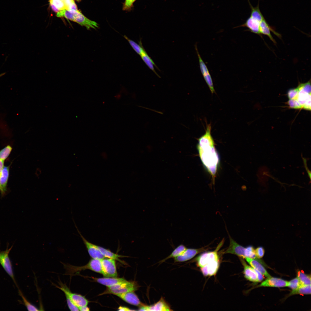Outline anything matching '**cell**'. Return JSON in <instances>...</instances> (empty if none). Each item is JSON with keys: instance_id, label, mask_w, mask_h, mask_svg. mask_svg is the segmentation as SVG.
Wrapping results in <instances>:
<instances>
[{"instance_id": "6da1fadb", "label": "cell", "mask_w": 311, "mask_h": 311, "mask_svg": "<svg viewBox=\"0 0 311 311\" xmlns=\"http://www.w3.org/2000/svg\"><path fill=\"white\" fill-rule=\"evenodd\" d=\"M211 126L207 125L205 134L198 139L197 148L201 160L214 180L219 163V155L211 134Z\"/></svg>"}, {"instance_id": "7a4b0ae2", "label": "cell", "mask_w": 311, "mask_h": 311, "mask_svg": "<svg viewBox=\"0 0 311 311\" xmlns=\"http://www.w3.org/2000/svg\"><path fill=\"white\" fill-rule=\"evenodd\" d=\"M288 103L291 108L311 110L310 81L300 84L296 88L288 92Z\"/></svg>"}, {"instance_id": "3957f363", "label": "cell", "mask_w": 311, "mask_h": 311, "mask_svg": "<svg viewBox=\"0 0 311 311\" xmlns=\"http://www.w3.org/2000/svg\"><path fill=\"white\" fill-rule=\"evenodd\" d=\"M249 5L251 10L250 16L244 23L236 27H246L251 32L261 35L259 32L260 24L264 18L260 10L259 4L255 7L251 4H250Z\"/></svg>"}, {"instance_id": "277c9868", "label": "cell", "mask_w": 311, "mask_h": 311, "mask_svg": "<svg viewBox=\"0 0 311 311\" xmlns=\"http://www.w3.org/2000/svg\"><path fill=\"white\" fill-rule=\"evenodd\" d=\"M67 274L73 275L81 270L89 269L96 272L102 274L103 273L101 260L92 259L86 265L81 266H77L69 264H64Z\"/></svg>"}, {"instance_id": "5b68a950", "label": "cell", "mask_w": 311, "mask_h": 311, "mask_svg": "<svg viewBox=\"0 0 311 311\" xmlns=\"http://www.w3.org/2000/svg\"><path fill=\"white\" fill-rule=\"evenodd\" d=\"M59 284L60 286H56V287L62 290L65 295H67L78 308L81 307L87 306L89 301L85 297L81 295L72 292L66 284L60 282Z\"/></svg>"}, {"instance_id": "8992f818", "label": "cell", "mask_w": 311, "mask_h": 311, "mask_svg": "<svg viewBox=\"0 0 311 311\" xmlns=\"http://www.w3.org/2000/svg\"><path fill=\"white\" fill-rule=\"evenodd\" d=\"M224 242L223 239L219 243L214 251L205 252L198 256L196 259L198 266L201 268L211 261L219 260L218 251L223 245Z\"/></svg>"}, {"instance_id": "52a82bcc", "label": "cell", "mask_w": 311, "mask_h": 311, "mask_svg": "<svg viewBox=\"0 0 311 311\" xmlns=\"http://www.w3.org/2000/svg\"><path fill=\"white\" fill-rule=\"evenodd\" d=\"M8 245L9 244L7 243V248L5 251L0 252V263L6 273L17 285L12 270V264L9 256V254L13 245L9 249H8Z\"/></svg>"}, {"instance_id": "ba28073f", "label": "cell", "mask_w": 311, "mask_h": 311, "mask_svg": "<svg viewBox=\"0 0 311 311\" xmlns=\"http://www.w3.org/2000/svg\"><path fill=\"white\" fill-rule=\"evenodd\" d=\"M195 48L198 58L200 70L206 83L208 86L211 93L215 92L212 78L208 68L202 60L198 50L196 44L195 45Z\"/></svg>"}, {"instance_id": "9c48e42d", "label": "cell", "mask_w": 311, "mask_h": 311, "mask_svg": "<svg viewBox=\"0 0 311 311\" xmlns=\"http://www.w3.org/2000/svg\"><path fill=\"white\" fill-rule=\"evenodd\" d=\"M106 258L101 260L103 276L106 277H116L117 274L115 260Z\"/></svg>"}, {"instance_id": "30bf717a", "label": "cell", "mask_w": 311, "mask_h": 311, "mask_svg": "<svg viewBox=\"0 0 311 311\" xmlns=\"http://www.w3.org/2000/svg\"><path fill=\"white\" fill-rule=\"evenodd\" d=\"M73 219L75 225V226L77 229L78 233L79 234L80 237L81 238L90 256L93 259H98L100 260H102L106 258V257L102 254L100 251L96 247V245L88 241L83 236H82L77 227L74 220Z\"/></svg>"}, {"instance_id": "8fae6325", "label": "cell", "mask_w": 311, "mask_h": 311, "mask_svg": "<svg viewBox=\"0 0 311 311\" xmlns=\"http://www.w3.org/2000/svg\"><path fill=\"white\" fill-rule=\"evenodd\" d=\"M140 311H170L172 310L169 305L165 301L162 297L154 304L147 305L143 304L140 306L138 310Z\"/></svg>"}, {"instance_id": "7c38bea8", "label": "cell", "mask_w": 311, "mask_h": 311, "mask_svg": "<svg viewBox=\"0 0 311 311\" xmlns=\"http://www.w3.org/2000/svg\"><path fill=\"white\" fill-rule=\"evenodd\" d=\"M74 22L86 27L88 30H89L90 28L96 29L98 27V25L97 23L86 18L79 10L74 11Z\"/></svg>"}, {"instance_id": "4fadbf2b", "label": "cell", "mask_w": 311, "mask_h": 311, "mask_svg": "<svg viewBox=\"0 0 311 311\" xmlns=\"http://www.w3.org/2000/svg\"><path fill=\"white\" fill-rule=\"evenodd\" d=\"M207 247L205 246L197 249L187 248L181 255L174 258L175 262H183L189 260L198 253L208 249Z\"/></svg>"}, {"instance_id": "5bb4252c", "label": "cell", "mask_w": 311, "mask_h": 311, "mask_svg": "<svg viewBox=\"0 0 311 311\" xmlns=\"http://www.w3.org/2000/svg\"><path fill=\"white\" fill-rule=\"evenodd\" d=\"M230 239L229 246L226 250L225 253L235 255L242 258H245V248L240 245L234 241L229 235Z\"/></svg>"}, {"instance_id": "9a60e30c", "label": "cell", "mask_w": 311, "mask_h": 311, "mask_svg": "<svg viewBox=\"0 0 311 311\" xmlns=\"http://www.w3.org/2000/svg\"><path fill=\"white\" fill-rule=\"evenodd\" d=\"M138 288V286L135 282H129L127 285L118 289L114 290L107 289L101 295L107 294H112L116 295L129 292H134L137 290Z\"/></svg>"}, {"instance_id": "2e32d148", "label": "cell", "mask_w": 311, "mask_h": 311, "mask_svg": "<svg viewBox=\"0 0 311 311\" xmlns=\"http://www.w3.org/2000/svg\"><path fill=\"white\" fill-rule=\"evenodd\" d=\"M288 282L281 278L270 277L262 282L258 287H287Z\"/></svg>"}, {"instance_id": "e0dca14e", "label": "cell", "mask_w": 311, "mask_h": 311, "mask_svg": "<svg viewBox=\"0 0 311 311\" xmlns=\"http://www.w3.org/2000/svg\"><path fill=\"white\" fill-rule=\"evenodd\" d=\"M9 166H4L0 176V192L2 197L5 196L7 191V185L9 175Z\"/></svg>"}, {"instance_id": "ac0fdd59", "label": "cell", "mask_w": 311, "mask_h": 311, "mask_svg": "<svg viewBox=\"0 0 311 311\" xmlns=\"http://www.w3.org/2000/svg\"><path fill=\"white\" fill-rule=\"evenodd\" d=\"M219 260L213 261L205 266L200 268L201 271L204 276H211L216 274L219 268Z\"/></svg>"}, {"instance_id": "d6986e66", "label": "cell", "mask_w": 311, "mask_h": 311, "mask_svg": "<svg viewBox=\"0 0 311 311\" xmlns=\"http://www.w3.org/2000/svg\"><path fill=\"white\" fill-rule=\"evenodd\" d=\"M115 295L130 304L140 306L143 304L134 292L119 294Z\"/></svg>"}, {"instance_id": "ffe728a7", "label": "cell", "mask_w": 311, "mask_h": 311, "mask_svg": "<svg viewBox=\"0 0 311 311\" xmlns=\"http://www.w3.org/2000/svg\"><path fill=\"white\" fill-rule=\"evenodd\" d=\"M271 31L279 37L280 36L269 25L264 18L261 22L260 24L259 32L260 35L263 34L267 36L274 43H276V41L271 34Z\"/></svg>"}, {"instance_id": "44dd1931", "label": "cell", "mask_w": 311, "mask_h": 311, "mask_svg": "<svg viewBox=\"0 0 311 311\" xmlns=\"http://www.w3.org/2000/svg\"><path fill=\"white\" fill-rule=\"evenodd\" d=\"M240 260L244 266L243 273L244 277L250 281L258 282L257 275L254 269L247 265L242 259H241Z\"/></svg>"}, {"instance_id": "7402d4cb", "label": "cell", "mask_w": 311, "mask_h": 311, "mask_svg": "<svg viewBox=\"0 0 311 311\" xmlns=\"http://www.w3.org/2000/svg\"><path fill=\"white\" fill-rule=\"evenodd\" d=\"M94 279L95 281L98 282L105 285L107 287H111L126 281L125 279L123 278L116 277H106L94 278Z\"/></svg>"}, {"instance_id": "603a6c76", "label": "cell", "mask_w": 311, "mask_h": 311, "mask_svg": "<svg viewBox=\"0 0 311 311\" xmlns=\"http://www.w3.org/2000/svg\"><path fill=\"white\" fill-rule=\"evenodd\" d=\"M245 259L253 268L260 272L262 274L268 278L271 276L258 260L247 257H246Z\"/></svg>"}, {"instance_id": "cb8c5ba5", "label": "cell", "mask_w": 311, "mask_h": 311, "mask_svg": "<svg viewBox=\"0 0 311 311\" xmlns=\"http://www.w3.org/2000/svg\"><path fill=\"white\" fill-rule=\"evenodd\" d=\"M140 56L143 60L148 67L153 71L158 77H160L157 74L155 70L154 66L156 68L159 70L158 67L151 58L148 55L145 50H144L142 52Z\"/></svg>"}, {"instance_id": "d4e9b609", "label": "cell", "mask_w": 311, "mask_h": 311, "mask_svg": "<svg viewBox=\"0 0 311 311\" xmlns=\"http://www.w3.org/2000/svg\"><path fill=\"white\" fill-rule=\"evenodd\" d=\"M96 246L102 254L106 258L112 259L120 262L121 261L119 258L122 257L123 256L114 253L109 250L100 246L97 245H96Z\"/></svg>"}, {"instance_id": "484cf974", "label": "cell", "mask_w": 311, "mask_h": 311, "mask_svg": "<svg viewBox=\"0 0 311 311\" xmlns=\"http://www.w3.org/2000/svg\"><path fill=\"white\" fill-rule=\"evenodd\" d=\"M184 245L181 244L177 246L171 254L160 261L161 263L171 258H175L181 255L187 249Z\"/></svg>"}, {"instance_id": "4316f807", "label": "cell", "mask_w": 311, "mask_h": 311, "mask_svg": "<svg viewBox=\"0 0 311 311\" xmlns=\"http://www.w3.org/2000/svg\"><path fill=\"white\" fill-rule=\"evenodd\" d=\"M308 295L311 294V285L301 286L298 288L292 291L289 294L290 296L295 294Z\"/></svg>"}, {"instance_id": "83f0119b", "label": "cell", "mask_w": 311, "mask_h": 311, "mask_svg": "<svg viewBox=\"0 0 311 311\" xmlns=\"http://www.w3.org/2000/svg\"><path fill=\"white\" fill-rule=\"evenodd\" d=\"M124 37L130 43L133 50L136 53L140 55L142 52L145 50L142 44L141 41L140 40L139 44H137L133 41L130 39L125 35Z\"/></svg>"}, {"instance_id": "f1b7e54d", "label": "cell", "mask_w": 311, "mask_h": 311, "mask_svg": "<svg viewBox=\"0 0 311 311\" xmlns=\"http://www.w3.org/2000/svg\"><path fill=\"white\" fill-rule=\"evenodd\" d=\"M297 277L300 282L301 286L311 285L310 275L306 274L300 271H299L297 272Z\"/></svg>"}, {"instance_id": "f546056e", "label": "cell", "mask_w": 311, "mask_h": 311, "mask_svg": "<svg viewBox=\"0 0 311 311\" xmlns=\"http://www.w3.org/2000/svg\"><path fill=\"white\" fill-rule=\"evenodd\" d=\"M75 10H69L64 9L57 13L56 16L59 17H65L66 18L74 21Z\"/></svg>"}, {"instance_id": "4dcf8cb0", "label": "cell", "mask_w": 311, "mask_h": 311, "mask_svg": "<svg viewBox=\"0 0 311 311\" xmlns=\"http://www.w3.org/2000/svg\"><path fill=\"white\" fill-rule=\"evenodd\" d=\"M12 150V147L7 145L0 151V160L4 161L8 157Z\"/></svg>"}, {"instance_id": "1f68e13d", "label": "cell", "mask_w": 311, "mask_h": 311, "mask_svg": "<svg viewBox=\"0 0 311 311\" xmlns=\"http://www.w3.org/2000/svg\"><path fill=\"white\" fill-rule=\"evenodd\" d=\"M19 293L21 296L25 306L28 311H39V310L35 306L31 304L26 298L21 291L19 290Z\"/></svg>"}, {"instance_id": "d6a6232c", "label": "cell", "mask_w": 311, "mask_h": 311, "mask_svg": "<svg viewBox=\"0 0 311 311\" xmlns=\"http://www.w3.org/2000/svg\"><path fill=\"white\" fill-rule=\"evenodd\" d=\"M244 253L245 258L247 257L259 260V259L257 258L256 255L255 250L252 246H249L246 248Z\"/></svg>"}, {"instance_id": "836d02e7", "label": "cell", "mask_w": 311, "mask_h": 311, "mask_svg": "<svg viewBox=\"0 0 311 311\" xmlns=\"http://www.w3.org/2000/svg\"><path fill=\"white\" fill-rule=\"evenodd\" d=\"M301 286L300 282L297 277L288 282L287 287L290 288L292 290L297 289Z\"/></svg>"}, {"instance_id": "e575fe53", "label": "cell", "mask_w": 311, "mask_h": 311, "mask_svg": "<svg viewBox=\"0 0 311 311\" xmlns=\"http://www.w3.org/2000/svg\"><path fill=\"white\" fill-rule=\"evenodd\" d=\"M66 9L69 10H78L77 7L73 0H64Z\"/></svg>"}, {"instance_id": "d590c367", "label": "cell", "mask_w": 311, "mask_h": 311, "mask_svg": "<svg viewBox=\"0 0 311 311\" xmlns=\"http://www.w3.org/2000/svg\"><path fill=\"white\" fill-rule=\"evenodd\" d=\"M50 3L53 4L59 10L66 9V6L64 1L61 0H50Z\"/></svg>"}, {"instance_id": "8d00e7d4", "label": "cell", "mask_w": 311, "mask_h": 311, "mask_svg": "<svg viewBox=\"0 0 311 311\" xmlns=\"http://www.w3.org/2000/svg\"><path fill=\"white\" fill-rule=\"evenodd\" d=\"M136 0H126L123 7L124 10H129L131 8L133 4Z\"/></svg>"}, {"instance_id": "74e56055", "label": "cell", "mask_w": 311, "mask_h": 311, "mask_svg": "<svg viewBox=\"0 0 311 311\" xmlns=\"http://www.w3.org/2000/svg\"><path fill=\"white\" fill-rule=\"evenodd\" d=\"M264 252V250L262 247H259L255 250L256 255L258 259L261 258L263 257Z\"/></svg>"}, {"instance_id": "f35d334b", "label": "cell", "mask_w": 311, "mask_h": 311, "mask_svg": "<svg viewBox=\"0 0 311 311\" xmlns=\"http://www.w3.org/2000/svg\"><path fill=\"white\" fill-rule=\"evenodd\" d=\"M303 158V162H304V165L305 167V169H306V170L307 171V173H308V176H309V178L310 179V180L311 179V172H310V171L309 170V169H308V167H307V159H306L305 158Z\"/></svg>"}, {"instance_id": "ab89813d", "label": "cell", "mask_w": 311, "mask_h": 311, "mask_svg": "<svg viewBox=\"0 0 311 311\" xmlns=\"http://www.w3.org/2000/svg\"><path fill=\"white\" fill-rule=\"evenodd\" d=\"M254 269L257 275L258 282H260L262 281L264 278L263 276V275L257 270Z\"/></svg>"}, {"instance_id": "60d3db41", "label": "cell", "mask_w": 311, "mask_h": 311, "mask_svg": "<svg viewBox=\"0 0 311 311\" xmlns=\"http://www.w3.org/2000/svg\"><path fill=\"white\" fill-rule=\"evenodd\" d=\"M118 310L122 311H129L134 310L130 309L128 308L125 307L120 306L118 308Z\"/></svg>"}, {"instance_id": "b9f144b4", "label": "cell", "mask_w": 311, "mask_h": 311, "mask_svg": "<svg viewBox=\"0 0 311 311\" xmlns=\"http://www.w3.org/2000/svg\"><path fill=\"white\" fill-rule=\"evenodd\" d=\"M79 310L81 311H88L90 310L89 308L87 306L79 307Z\"/></svg>"}, {"instance_id": "7bdbcfd3", "label": "cell", "mask_w": 311, "mask_h": 311, "mask_svg": "<svg viewBox=\"0 0 311 311\" xmlns=\"http://www.w3.org/2000/svg\"><path fill=\"white\" fill-rule=\"evenodd\" d=\"M51 7L54 11L55 12L58 13L59 12L60 10H59L58 8H57L56 6H55L53 4L51 3H50Z\"/></svg>"}, {"instance_id": "ee69618b", "label": "cell", "mask_w": 311, "mask_h": 311, "mask_svg": "<svg viewBox=\"0 0 311 311\" xmlns=\"http://www.w3.org/2000/svg\"><path fill=\"white\" fill-rule=\"evenodd\" d=\"M4 167V161L0 160V176Z\"/></svg>"}, {"instance_id": "f6af8a7d", "label": "cell", "mask_w": 311, "mask_h": 311, "mask_svg": "<svg viewBox=\"0 0 311 311\" xmlns=\"http://www.w3.org/2000/svg\"><path fill=\"white\" fill-rule=\"evenodd\" d=\"M6 73H3L0 74V77L5 74Z\"/></svg>"}, {"instance_id": "bcb514c9", "label": "cell", "mask_w": 311, "mask_h": 311, "mask_svg": "<svg viewBox=\"0 0 311 311\" xmlns=\"http://www.w3.org/2000/svg\"><path fill=\"white\" fill-rule=\"evenodd\" d=\"M76 0L77 1H80L81 0Z\"/></svg>"}, {"instance_id": "7dc6e473", "label": "cell", "mask_w": 311, "mask_h": 311, "mask_svg": "<svg viewBox=\"0 0 311 311\" xmlns=\"http://www.w3.org/2000/svg\"><path fill=\"white\" fill-rule=\"evenodd\" d=\"M61 0L64 1V0Z\"/></svg>"}, {"instance_id": "c3c4849f", "label": "cell", "mask_w": 311, "mask_h": 311, "mask_svg": "<svg viewBox=\"0 0 311 311\" xmlns=\"http://www.w3.org/2000/svg\"></svg>"}]
</instances>
